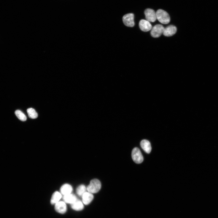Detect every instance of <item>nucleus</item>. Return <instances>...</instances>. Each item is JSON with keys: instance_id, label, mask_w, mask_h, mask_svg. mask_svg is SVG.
I'll return each mask as SVG.
<instances>
[{"instance_id": "f257e3e1", "label": "nucleus", "mask_w": 218, "mask_h": 218, "mask_svg": "<svg viewBox=\"0 0 218 218\" xmlns=\"http://www.w3.org/2000/svg\"><path fill=\"white\" fill-rule=\"evenodd\" d=\"M157 19L161 23L166 24L170 21V18L169 14L166 11L159 9L156 12Z\"/></svg>"}, {"instance_id": "f03ea898", "label": "nucleus", "mask_w": 218, "mask_h": 218, "mask_svg": "<svg viewBox=\"0 0 218 218\" xmlns=\"http://www.w3.org/2000/svg\"><path fill=\"white\" fill-rule=\"evenodd\" d=\"M101 187V183L98 179H95L91 181L89 185L87 187L88 191L92 194L98 192Z\"/></svg>"}, {"instance_id": "7ed1b4c3", "label": "nucleus", "mask_w": 218, "mask_h": 218, "mask_svg": "<svg viewBox=\"0 0 218 218\" xmlns=\"http://www.w3.org/2000/svg\"><path fill=\"white\" fill-rule=\"evenodd\" d=\"M132 157L133 161L136 163L139 164L143 161V156L140 149L138 148H135L133 150Z\"/></svg>"}, {"instance_id": "20e7f679", "label": "nucleus", "mask_w": 218, "mask_h": 218, "mask_svg": "<svg viewBox=\"0 0 218 218\" xmlns=\"http://www.w3.org/2000/svg\"><path fill=\"white\" fill-rule=\"evenodd\" d=\"M165 29V28L162 25H156L152 29L151 35L154 38L159 37L163 34Z\"/></svg>"}, {"instance_id": "39448f33", "label": "nucleus", "mask_w": 218, "mask_h": 218, "mask_svg": "<svg viewBox=\"0 0 218 218\" xmlns=\"http://www.w3.org/2000/svg\"><path fill=\"white\" fill-rule=\"evenodd\" d=\"M134 18V15L132 13H128L125 15L122 18L124 24L128 27H133L135 24Z\"/></svg>"}, {"instance_id": "423d86ee", "label": "nucleus", "mask_w": 218, "mask_h": 218, "mask_svg": "<svg viewBox=\"0 0 218 218\" xmlns=\"http://www.w3.org/2000/svg\"><path fill=\"white\" fill-rule=\"evenodd\" d=\"M145 18L149 22H154L157 20L156 12L151 9H147L144 11Z\"/></svg>"}, {"instance_id": "0eeeda50", "label": "nucleus", "mask_w": 218, "mask_h": 218, "mask_svg": "<svg viewBox=\"0 0 218 218\" xmlns=\"http://www.w3.org/2000/svg\"><path fill=\"white\" fill-rule=\"evenodd\" d=\"M139 26L141 30L144 32H148L152 28V26L150 22L144 20H141L140 21Z\"/></svg>"}, {"instance_id": "6e6552de", "label": "nucleus", "mask_w": 218, "mask_h": 218, "mask_svg": "<svg viewBox=\"0 0 218 218\" xmlns=\"http://www.w3.org/2000/svg\"><path fill=\"white\" fill-rule=\"evenodd\" d=\"M55 209L56 212L63 214L67 211V206L66 203L63 201H59L55 204Z\"/></svg>"}, {"instance_id": "1a4fd4ad", "label": "nucleus", "mask_w": 218, "mask_h": 218, "mask_svg": "<svg viewBox=\"0 0 218 218\" xmlns=\"http://www.w3.org/2000/svg\"><path fill=\"white\" fill-rule=\"evenodd\" d=\"M177 31V28L176 26L171 25L165 28L163 34L166 36H171L175 34Z\"/></svg>"}, {"instance_id": "9d476101", "label": "nucleus", "mask_w": 218, "mask_h": 218, "mask_svg": "<svg viewBox=\"0 0 218 218\" xmlns=\"http://www.w3.org/2000/svg\"><path fill=\"white\" fill-rule=\"evenodd\" d=\"M82 197V202L86 205L89 204L94 198L93 194L89 192H85Z\"/></svg>"}, {"instance_id": "9b49d317", "label": "nucleus", "mask_w": 218, "mask_h": 218, "mask_svg": "<svg viewBox=\"0 0 218 218\" xmlns=\"http://www.w3.org/2000/svg\"><path fill=\"white\" fill-rule=\"evenodd\" d=\"M141 148L147 153L149 154L152 150V147L150 142L147 140H143L141 142Z\"/></svg>"}, {"instance_id": "f8f14e48", "label": "nucleus", "mask_w": 218, "mask_h": 218, "mask_svg": "<svg viewBox=\"0 0 218 218\" xmlns=\"http://www.w3.org/2000/svg\"><path fill=\"white\" fill-rule=\"evenodd\" d=\"M60 190L61 194L64 196L71 194L73 190V188L70 184H66L62 186Z\"/></svg>"}, {"instance_id": "ddd939ff", "label": "nucleus", "mask_w": 218, "mask_h": 218, "mask_svg": "<svg viewBox=\"0 0 218 218\" xmlns=\"http://www.w3.org/2000/svg\"><path fill=\"white\" fill-rule=\"evenodd\" d=\"M63 199L65 203L71 204L77 200L76 196L71 194L64 196Z\"/></svg>"}, {"instance_id": "4468645a", "label": "nucleus", "mask_w": 218, "mask_h": 218, "mask_svg": "<svg viewBox=\"0 0 218 218\" xmlns=\"http://www.w3.org/2000/svg\"><path fill=\"white\" fill-rule=\"evenodd\" d=\"M71 207L73 209L77 211L82 210L84 208L82 202L77 200L74 203L71 204Z\"/></svg>"}, {"instance_id": "2eb2a0df", "label": "nucleus", "mask_w": 218, "mask_h": 218, "mask_svg": "<svg viewBox=\"0 0 218 218\" xmlns=\"http://www.w3.org/2000/svg\"><path fill=\"white\" fill-rule=\"evenodd\" d=\"M61 193L56 191L53 194L51 199V203L52 205L55 204L59 202L62 198Z\"/></svg>"}, {"instance_id": "dca6fc26", "label": "nucleus", "mask_w": 218, "mask_h": 218, "mask_svg": "<svg viewBox=\"0 0 218 218\" xmlns=\"http://www.w3.org/2000/svg\"><path fill=\"white\" fill-rule=\"evenodd\" d=\"M27 112L29 117L32 119H35L37 118L38 114L36 110L32 108L27 109Z\"/></svg>"}, {"instance_id": "f3484780", "label": "nucleus", "mask_w": 218, "mask_h": 218, "mask_svg": "<svg viewBox=\"0 0 218 218\" xmlns=\"http://www.w3.org/2000/svg\"><path fill=\"white\" fill-rule=\"evenodd\" d=\"M15 114L17 117L21 121H25L26 120V115L21 111L16 110L15 112Z\"/></svg>"}, {"instance_id": "a211bd4d", "label": "nucleus", "mask_w": 218, "mask_h": 218, "mask_svg": "<svg viewBox=\"0 0 218 218\" xmlns=\"http://www.w3.org/2000/svg\"><path fill=\"white\" fill-rule=\"evenodd\" d=\"M86 190L87 188L84 185H81L77 189V194L79 196H82L86 192Z\"/></svg>"}]
</instances>
